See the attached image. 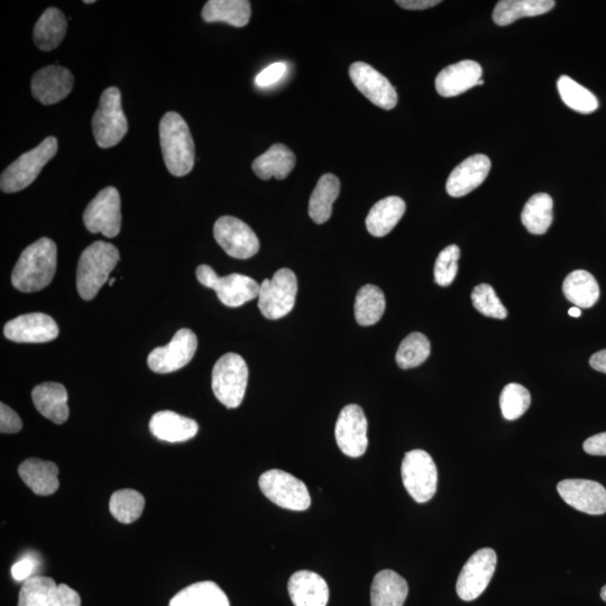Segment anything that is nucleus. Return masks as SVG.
I'll return each mask as SVG.
<instances>
[{
    "label": "nucleus",
    "instance_id": "obj_1",
    "mask_svg": "<svg viewBox=\"0 0 606 606\" xmlns=\"http://www.w3.org/2000/svg\"><path fill=\"white\" fill-rule=\"evenodd\" d=\"M57 245L43 237L23 251L12 273L15 289L33 293L47 288L57 271Z\"/></svg>",
    "mask_w": 606,
    "mask_h": 606
},
{
    "label": "nucleus",
    "instance_id": "obj_2",
    "mask_svg": "<svg viewBox=\"0 0 606 606\" xmlns=\"http://www.w3.org/2000/svg\"><path fill=\"white\" fill-rule=\"evenodd\" d=\"M160 143L165 167L174 177H185L195 165V143L190 128L178 113L169 112L160 122Z\"/></svg>",
    "mask_w": 606,
    "mask_h": 606
},
{
    "label": "nucleus",
    "instance_id": "obj_3",
    "mask_svg": "<svg viewBox=\"0 0 606 606\" xmlns=\"http://www.w3.org/2000/svg\"><path fill=\"white\" fill-rule=\"evenodd\" d=\"M121 259L116 246L95 242L82 252L77 269V289L82 299L93 300L105 286Z\"/></svg>",
    "mask_w": 606,
    "mask_h": 606
},
{
    "label": "nucleus",
    "instance_id": "obj_4",
    "mask_svg": "<svg viewBox=\"0 0 606 606\" xmlns=\"http://www.w3.org/2000/svg\"><path fill=\"white\" fill-rule=\"evenodd\" d=\"M249 382V367L244 358L228 353L219 358L214 366L211 387L217 400L228 409L241 406Z\"/></svg>",
    "mask_w": 606,
    "mask_h": 606
},
{
    "label": "nucleus",
    "instance_id": "obj_5",
    "mask_svg": "<svg viewBox=\"0 0 606 606\" xmlns=\"http://www.w3.org/2000/svg\"><path fill=\"white\" fill-rule=\"evenodd\" d=\"M58 148V140L51 136L35 149L21 155L3 172L0 189L6 194H14L32 185L45 165L57 154Z\"/></svg>",
    "mask_w": 606,
    "mask_h": 606
},
{
    "label": "nucleus",
    "instance_id": "obj_6",
    "mask_svg": "<svg viewBox=\"0 0 606 606\" xmlns=\"http://www.w3.org/2000/svg\"><path fill=\"white\" fill-rule=\"evenodd\" d=\"M128 131V123L122 108L121 90L106 89L93 117V133L101 149H109L121 143Z\"/></svg>",
    "mask_w": 606,
    "mask_h": 606
},
{
    "label": "nucleus",
    "instance_id": "obj_7",
    "mask_svg": "<svg viewBox=\"0 0 606 606\" xmlns=\"http://www.w3.org/2000/svg\"><path fill=\"white\" fill-rule=\"evenodd\" d=\"M196 274L202 286L215 290L220 302L227 307H241L246 302L259 298L260 284L247 275L234 273L219 277L205 264L198 266Z\"/></svg>",
    "mask_w": 606,
    "mask_h": 606
},
{
    "label": "nucleus",
    "instance_id": "obj_8",
    "mask_svg": "<svg viewBox=\"0 0 606 606\" xmlns=\"http://www.w3.org/2000/svg\"><path fill=\"white\" fill-rule=\"evenodd\" d=\"M401 475L404 488L418 503H426L434 498L438 485L437 466L427 452L421 449L404 455Z\"/></svg>",
    "mask_w": 606,
    "mask_h": 606
},
{
    "label": "nucleus",
    "instance_id": "obj_9",
    "mask_svg": "<svg viewBox=\"0 0 606 606\" xmlns=\"http://www.w3.org/2000/svg\"><path fill=\"white\" fill-rule=\"evenodd\" d=\"M298 280L290 269H281L271 280L260 284L259 308L262 315L278 320L290 314L296 305Z\"/></svg>",
    "mask_w": 606,
    "mask_h": 606
},
{
    "label": "nucleus",
    "instance_id": "obj_10",
    "mask_svg": "<svg viewBox=\"0 0 606 606\" xmlns=\"http://www.w3.org/2000/svg\"><path fill=\"white\" fill-rule=\"evenodd\" d=\"M262 493L274 504L291 511H306L311 504L307 485L287 472L271 470L261 475Z\"/></svg>",
    "mask_w": 606,
    "mask_h": 606
},
{
    "label": "nucleus",
    "instance_id": "obj_11",
    "mask_svg": "<svg viewBox=\"0 0 606 606\" xmlns=\"http://www.w3.org/2000/svg\"><path fill=\"white\" fill-rule=\"evenodd\" d=\"M84 224L90 233H101L108 238L121 232V197L116 188L107 187L91 200L85 210Z\"/></svg>",
    "mask_w": 606,
    "mask_h": 606
},
{
    "label": "nucleus",
    "instance_id": "obj_12",
    "mask_svg": "<svg viewBox=\"0 0 606 606\" xmlns=\"http://www.w3.org/2000/svg\"><path fill=\"white\" fill-rule=\"evenodd\" d=\"M497 553L491 548H483L468 559L458 576L456 591L463 601L471 602L480 598L489 586L497 568Z\"/></svg>",
    "mask_w": 606,
    "mask_h": 606
},
{
    "label": "nucleus",
    "instance_id": "obj_13",
    "mask_svg": "<svg viewBox=\"0 0 606 606\" xmlns=\"http://www.w3.org/2000/svg\"><path fill=\"white\" fill-rule=\"evenodd\" d=\"M215 240L234 259H251L260 251V241L253 229L241 219L220 217L214 226Z\"/></svg>",
    "mask_w": 606,
    "mask_h": 606
},
{
    "label": "nucleus",
    "instance_id": "obj_14",
    "mask_svg": "<svg viewBox=\"0 0 606 606\" xmlns=\"http://www.w3.org/2000/svg\"><path fill=\"white\" fill-rule=\"evenodd\" d=\"M18 606H81V599L67 584L35 575L23 583Z\"/></svg>",
    "mask_w": 606,
    "mask_h": 606
},
{
    "label": "nucleus",
    "instance_id": "obj_15",
    "mask_svg": "<svg viewBox=\"0 0 606 606\" xmlns=\"http://www.w3.org/2000/svg\"><path fill=\"white\" fill-rule=\"evenodd\" d=\"M198 347L197 336L192 330L182 328L165 346L155 348L148 357L150 369L159 374L179 371L194 358Z\"/></svg>",
    "mask_w": 606,
    "mask_h": 606
},
{
    "label": "nucleus",
    "instance_id": "obj_16",
    "mask_svg": "<svg viewBox=\"0 0 606 606\" xmlns=\"http://www.w3.org/2000/svg\"><path fill=\"white\" fill-rule=\"evenodd\" d=\"M336 443L348 457L357 458L365 454L367 439V419L357 404H348L339 413L335 428Z\"/></svg>",
    "mask_w": 606,
    "mask_h": 606
},
{
    "label": "nucleus",
    "instance_id": "obj_17",
    "mask_svg": "<svg viewBox=\"0 0 606 606\" xmlns=\"http://www.w3.org/2000/svg\"><path fill=\"white\" fill-rule=\"evenodd\" d=\"M350 77L354 86L361 91L363 96L372 104L385 110H391L397 106L398 95L391 82L378 70L365 62H355L350 68Z\"/></svg>",
    "mask_w": 606,
    "mask_h": 606
},
{
    "label": "nucleus",
    "instance_id": "obj_18",
    "mask_svg": "<svg viewBox=\"0 0 606 606\" xmlns=\"http://www.w3.org/2000/svg\"><path fill=\"white\" fill-rule=\"evenodd\" d=\"M60 330L52 317L35 312L9 320L4 335L15 343H48L59 336Z\"/></svg>",
    "mask_w": 606,
    "mask_h": 606
},
{
    "label": "nucleus",
    "instance_id": "obj_19",
    "mask_svg": "<svg viewBox=\"0 0 606 606\" xmlns=\"http://www.w3.org/2000/svg\"><path fill=\"white\" fill-rule=\"evenodd\" d=\"M557 490L562 499L574 509L601 516L606 513V490L598 482L590 480H564Z\"/></svg>",
    "mask_w": 606,
    "mask_h": 606
},
{
    "label": "nucleus",
    "instance_id": "obj_20",
    "mask_svg": "<svg viewBox=\"0 0 606 606\" xmlns=\"http://www.w3.org/2000/svg\"><path fill=\"white\" fill-rule=\"evenodd\" d=\"M75 84L70 70L60 66L42 68L32 78V95L45 106L58 104L67 98Z\"/></svg>",
    "mask_w": 606,
    "mask_h": 606
},
{
    "label": "nucleus",
    "instance_id": "obj_21",
    "mask_svg": "<svg viewBox=\"0 0 606 606\" xmlns=\"http://www.w3.org/2000/svg\"><path fill=\"white\" fill-rule=\"evenodd\" d=\"M490 170L491 161L488 156L483 154L470 156L457 165L449 176L446 183L448 195L461 198L470 194L488 178Z\"/></svg>",
    "mask_w": 606,
    "mask_h": 606
},
{
    "label": "nucleus",
    "instance_id": "obj_22",
    "mask_svg": "<svg viewBox=\"0 0 606 606\" xmlns=\"http://www.w3.org/2000/svg\"><path fill=\"white\" fill-rule=\"evenodd\" d=\"M483 70L479 63L464 60L448 66L438 73L436 90L440 96L456 97L479 84Z\"/></svg>",
    "mask_w": 606,
    "mask_h": 606
},
{
    "label": "nucleus",
    "instance_id": "obj_23",
    "mask_svg": "<svg viewBox=\"0 0 606 606\" xmlns=\"http://www.w3.org/2000/svg\"><path fill=\"white\" fill-rule=\"evenodd\" d=\"M288 591L295 606H327L329 587L320 575L300 571L290 577Z\"/></svg>",
    "mask_w": 606,
    "mask_h": 606
},
{
    "label": "nucleus",
    "instance_id": "obj_24",
    "mask_svg": "<svg viewBox=\"0 0 606 606\" xmlns=\"http://www.w3.org/2000/svg\"><path fill=\"white\" fill-rule=\"evenodd\" d=\"M36 410L54 424L62 425L69 418L68 392L60 383L45 382L32 391Z\"/></svg>",
    "mask_w": 606,
    "mask_h": 606
},
{
    "label": "nucleus",
    "instance_id": "obj_25",
    "mask_svg": "<svg viewBox=\"0 0 606 606\" xmlns=\"http://www.w3.org/2000/svg\"><path fill=\"white\" fill-rule=\"evenodd\" d=\"M150 430L155 438L168 443H183L198 434L195 420L178 415L173 411L156 412L150 421Z\"/></svg>",
    "mask_w": 606,
    "mask_h": 606
},
{
    "label": "nucleus",
    "instance_id": "obj_26",
    "mask_svg": "<svg viewBox=\"0 0 606 606\" xmlns=\"http://www.w3.org/2000/svg\"><path fill=\"white\" fill-rule=\"evenodd\" d=\"M23 482L42 497H47L58 491L59 468L53 462L41 461L39 458H29L18 467Z\"/></svg>",
    "mask_w": 606,
    "mask_h": 606
},
{
    "label": "nucleus",
    "instance_id": "obj_27",
    "mask_svg": "<svg viewBox=\"0 0 606 606\" xmlns=\"http://www.w3.org/2000/svg\"><path fill=\"white\" fill-rule=\"evenodd\" d=\"M296 167V155L283 144H274L253 162V171L262 180L286 179Z\"/></svg>",
    "mask_w": 606,
    "mask_h": 606
},
{
    "label": "nucleus",
    "instance_id": "obj_28",
    "mask_svg": "<svg viewBox=\"0 0 606 606\" xmlns=\"http://www.w3.org/2000/svg\"><path fill=\"white\" fill-rule=\"evenodd\" d=\"M404 213L406 202L400 197L391 196L376 202L366 217L367 231L374 237H384L398 225Z\"/></svg>",
    "mask_w": 606,
    "mask_h": 606
},
{
    "label": "nucleus",
    "instance_id": "obj_29",
    "mask_svg": "<svg viewBox=\"0 0 606 606\" xmlns=\"http://www.w3.org/2000/svg\"><path fill=\"white\" fill-rule=\"evenodd\" d=\"M409 586L398 573L385 569L376 574L371 587L372 606H403Z\"/></svg>",
    "mask_w": 606,
    "mask_h": 606
},
{
    "label": "nucleus",
    "instance_id": "obj_30",
    "mask_svg": "<svg viewBox=\"0 0 606 606\" xmlns=\"http://www.w3.org/2000/svg\"><path fill=\"white\" fill-rule=\"evenodd\" d=\"M68 30L66 16L58 8H48L34 27L33 38L40 50L49 52L57 49Z\"/></svg>",
    "mask_w": 606,
    "mask_h": 606
},
{
    "label": "nucleus",
    "instance_id": "obj_31",
    "mask_svg": "<svg viewBox=\"0 0 606 606\" xmlns=\"http://www.w3.org/2000/svg\"><path fill=\"white\" fill-rule=\"evenodd\" d=\"M555 5L554 0H501L494 8L493 21L499 26H507L523 17L544 15Z\"/></svg>",
    "mask_w": 606,
    "mask_h": 606
},
{
    "label": "nucleus",
    "instance_id": "obj_32",
    "mask_svg": "<svg viewBox=\"0 0 606 606\" xmlns=\"http://www.w3.org/2000/svg\"><path fill=\"white\" fill-rule=\"evenodd\" d=\"M251 14V3L246 0H209L201 15L207 23L223 22L244 27L249 24Z\"/></svg>",
    "mask_w": 606,
    "mask_h": 606
},
{
    "label": "nucleus",
    "instance_id": "obj_33",
    "mask_svg": "<svg viewBox=\"0 0 606 606\" xmlns=\"http://www.w3.org/2000/svg\"><path fill=\"white\" fill-rule=\"evenodd\" d=\"M339 192L341 181L334 174L327 173L319 179L309 201V216L316 224H325L332 217Z\"/></svg>",
    "mask_w": 606,
    "mask_h": 606
},
{
    "label": "nucleus",
    "instance_id": "obj_34",
    "mask_svg": "<svg viewBox=\"0 0 606 606\" xmlns=\"http://www.w3.org/2000/svg\"><path fill=\"white\" fill-rule=\"evenodd\" d=\"M566 299L577 308H591L600 298V287L590 272L577 270L567 275L563 284Z\"/></svg>",
    "mask_w": 606,
    "mask_h": 606
},
{
    "label": "nucleus",
    "instance_id": "obj_35",
    "mask_svg": "<svg viewBox=\"0 0 606 606\" xmlns=\"http://www.w3.org/2000/svg\"><path fill=\"white\" fill-rule=\"evenodd\" d=\"M169 606H231L227 595L210 581L192 584L174 595Z\"/></svg>",
    "mask_w": 606,
    "mask_h": 606
},
{
    "label": "nucleus",
    "instance_id": "obj_36",
    "mask_svg": "<svg viewBox=\"0 0 606 606\" xmlns=\"http://www.w3.org/2000/svg\"><path fill=\"white\" fill-rule=\"evenodd\" d=\"M554 201L547 194L532 196L523 207L521 220L527 231L535 235L545 234L554 219Z\"/></svg>",
    "mask_w": 606,
    "mask_h": 606
},
{
    "label": "nucleus",
    "instance_id": "obj_37",
    "mask_svg": "<svg viewBox=\"0 0 606 606\" xmlns=\"http://www.w3.org/2000/svg\"><path fill=\"white\" fill-rule=\"evenodd\" d=\"M385 297L383 291L373 284H366L358 291L355 299V318L358 325L373 326L384 315Z\"/></svg>",
    "mask_w": 606,
    "mask_h": 606
},
{
    "label": "nucleus",
    "instance_id": "obj_38",
    "mask_svg": "<svg viewBox=\"0 0 606 606\" xmlns=\"http://www.w3.org/2000/svg\"><path fill=\"white\" fill-rule=\"evenodd\" d=\"M560 98L565 105L578 113L591 114L599 108V100L589 89L577 84L575 80L562 76L557 82Z\"/></svg>",
    "mask_w": 606,
    "mask_h": 606
},
{
    "label": "nucleus",
    "instance_id": "obj_39",
    "mask_svg": "<svg viewBox=\"0 0 606 606\" xmlns=\"http://www.w3.org/2000/svg\"><path fill=\"white\" fill-rule=\"evenodd\" d=\"M145 507V499L135 490L116 491L109 502L110 513L125 525L139 520Z\"/></svg>",
    "mask_w": 606,
    "mask_h": 606
},
{
    "label": "nucleus",
    "instance_id": "obj_40",
    "mask_svg": "<svg viewBox=\"0 0 606 606\" xmlns=\"http://www.w3.org/2000/svg\"><path fill=\"white\" fill-rule=\"evenodd\" d=\"M429 355V339L424 334L412 333L400 344L396 361L400 369L409 370L425 363Z\"/></svg>",
    "mask_w": 606,
    "mask_h": 606
},
{
    "label": "nucleus",
    "instance_id": "obj_41",
    "mask_svg": "<svg viewBox=\"0 0 606 606\" xmlns=\"http://www.w3.org/2000/svg\"><path fill=\"white\" fill-rule=\"evenodd\" d=\"M530 404V392L518 383L508 384L501 393L500 407L503 417L507 420H517L525 415Z\"/></svg>",
    "mask_w": 606,
    "mask_h": 606
},
{
    "label": "nucleus",
    "instance_id": "obj_42",
    "mask_svg": "<svg viewBox=\"0 0 606 606\" xmlns=\"http://www.w3.org/2000/svg\"><path fill=\"white\" fill-rule=\"evenodd\" d=\"M472 301L474 308L486 317L495 319L508 317V310L505 309L490 284L483 283L475 287L472 292Z\"/></svg>",
    "mask_w": 606,
    "mask_h": 606
},
{
    "label": "nucleus",
    "instance_id": "obj_43",
    "mask_svg": "<svg viewBox=\"0 0 606 606\" xmlns=\"http://www.w3.org/2000/svg\"><path fill=\"white\" fill-rule=\"evenodd\" d=\"M461 251L457 245H449L439 253L435 263V281L440 287H449L456 279Z\"/></svg>",
    "mask_w": 606,
    "mask_h": 606
},
{
    "label": "nucleus",
    "instance_id": "obj_44",
    "mask_svg": "<svg viewBox=\"0 0 606 606\" xmlns=\"http://www.w3.org/2000/svg\"><path fill=\"white\" fill-rule=\"evenodd\" d=\"M287 64L284 62H277L271 64L268 68H265L255 78V84L260 88H268L274 84H277L284 75L287 73Z\"/></svg>",
    "mask_w": 606,
    "mask_h": 606
},
{
    "label": "nucleus",
    "instance_id": "obj_45",
    "mask_svg": "<svg viewBox=\"0 0 606 606\" xmlns=\"http://www.w3.org/2000/svg\"><path fill=\"white\" fill-rule=\"evenodd\" d=\"M23 428V422L17 413L6 406L0 404V431L3 434H16Z\"/></svg>",
    "mask_w": 606,
    "mask_h": 606
},
{
    "label": "nucleus",
    "instance_id": "obj_46",
    "mask_svg": "<svg viewBox=\"0 0 606 606\" xmlns=\"http://www.w3.org/2000/svg\"><path fill=\"white\" fill-rule=\"evenodd\" d=\"M36 566H38V564H36V562L33 558H31V557L22 558L20 560V562H17L12 567V576H13L14 580L17 582H23V583L25 581L29 580V578L34 576L33 574H34Z\"/></svg>",
    "mask_w": 606,
    "mask_h": 606
},
{
    "label": "nucleus",
    "instance_id": "obj_47",
    "mask_svg": "<svg viewBox=\"0 0 606 606\" xmlns=\"http://www.w3.org/2000/svg\"><path fill=\"white\" fill-rule=\"evenodd\" d=\"M584 451L593 456H606V433L590 437L583 445Z\"/></svg>",
    "mask_w": 606,
    "mask_h": 606
},
{
    "label": "nucleus",
    "instance_id": "obj_48",
    "mask_svg": "<svg viewBox=\"0 0 606 606\" xmlns=\"http://www.w3.org/2000/svg\"><path fill=\"white\" fill-rule=\"evenodd\" d=\"M440 0H398L397 4L409 11H424V9L435 7L440 4Z\"/></svg>",
    "mask_w": 606,
    "mask_h": 606
},
{
    "label": "nucleus",
    "instance_id": "obj_49",
    "mask_svg": "<svg viewBox=\"0 0 606 606\" xmlns=\"http://www.w3.org/2000/svg\"><path fill=\"white\" fill-rule=\"evenodd\" d=\"M592 369L606 374V350L595 353L590 360Z\"/></svg>",
    "mask_w": 606,
    "mask_h": 606
},
{
    "label": "nucleus",
    "instance_id": "obj_50",
    "mask_svg": "<svg viewBox=\"0 0 606 606\" xmlns=\"http://www.w3.org/2000/svg\"><path fill=\"white\" fill-rule=\"evenodd\" d=\"M568 314H569V316L578 318V317H581L582 311L580 308L574 307V308L569 309Z\"/></svg>",
    "mask_w": 606,
    "mask_h": 606
},
{
    "label": "nucleus",
    "instance_id": "obj_51",
    "mask_svg": "<svg viewBox=\"0 0 606 606\" xmlns=\"http://www.w3.org/2000/svg\"><path fill=\"white\" fill-rule=\"evenodd\" d=\"M601 598H602L603 601L606 602V585L601 590Z\"/></svg>",
    "mask_w": 606,
    "mask_h": 606
},
{
    "label": "nucleus",
    "instance_id": "obj_52",
    "mask_svg": "<svg viewBox=\"0 0 606 606\" xmlns=\"http://www.w3.org/2000/svg\"><path fill=\"white\" fill-rule=\"evenodd\" d=\"M115 281H116V279H112V280H110V281H109V286H110V287H113V286H114Z\"/></svg>",
    "mask_w": 606,
    "mask_h": 606
},
{
    "label": "nucleus",
    "instance_id": "obj_53",
    "mask_svg": "<svg viewBox=\"0 0 606 606\" xmlns=\"http://www.w3.org/2000/svg\"><path fill=\"white\" fill-rule=\"evenodd\" d=\"M85 3H86V4H94V3H95V0H86V2H85Z\"/></svg>",
    "mask_w": 606,
    "mask_h": 606
},
{
    "label": "nucleus",
    "instance_id": "obj_54",
    "mask_svg": "<svg viewBox=\"0 0 606 606\" xmlns=\"http://www.w3.org/2000/svg\"><path fill=\"white\" fill-rule=\"evenodd\" d=\"M482 85H484V80H482V79H481V80L479 81V84H477V86H482Z\"/></svg>",
    "mask_w": 606,
    "mask_h": 606
}]
</instances>
